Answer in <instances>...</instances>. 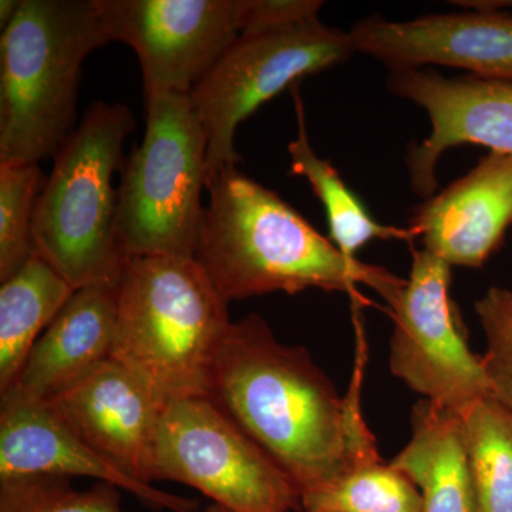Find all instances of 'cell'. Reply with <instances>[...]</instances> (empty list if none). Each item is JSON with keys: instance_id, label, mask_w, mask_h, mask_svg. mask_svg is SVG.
Returning <instances> with one entry per match:
<instances>
[{"instance_id": "cell-1", "label": "cell", "mask_w": 512, "mask_h": 512, "mask_svg": "<svg viewBox=\"0 0 512 512\" xmlns=\"http://www.w3.org/2000/svg\"><path fill=\"white\" fill-rule=\"evenodd\" d=\"M345 399L312 357L279 342L256 313L231 322L212 367L214 400L291 478L312 493L355 464L379 458L360 407L365 336Z\"/></svg>"}, {"instance_id": "cell-2", "label": "cell", "mask_w": 512, "mask_h": 512, "mask_svg": "<svg viewBox=\"0 0 512 512\" xmlns=\"http://www.w3.org/2000/svg\"><path fill=\"white\" fill-rule=\"evenodd\" d=\"M207 188L210 204L194 259L225 301L316 288L348 293L360 308L367 299L357 285H365L392 309L402 295L404 279L343 255L291 205L237 167L210 175Z\"/></svg>"}, {"instance_id": "cell-3", "label": "cell", "mask_w": 512, "mask_h": 512, "mask_svg": "<svg viewBox=\"0 0 512 512\" xmlns=\"http://www.w3.org/2000/svg\"><path fill=\"white\" fill-rule=\"evenodd\" d=\"M116 292L111 357L165 404L208 397L231 320L228 302L200 264L194 258L133 256Z\"/></svg>"}, {"instance_id": "cell-4", "label": "cell", "mask_w": 512, "mask_h": 512, "mask_svg": "<svg viewBox=\"0 0 512 512\" xmlns=\"http://www.w3.org/2000/svg\"><path fill=\"white\" fill-rule=\"evenodd\" d=\"M106 43L97 0H22L0 40V163L55 156L73 131L84 60Z\"/></svg>"}, {"instance_id": "cell-5", "label": "cell", "mask_w": 512, "mask_h": 512, "mask_svg": "<svg viewBox=\"0 0 512 512\" xmlns=\"http://www.w3.org/2000/svg\"><path fill=\"white\" fill-rule=\"evenodd\" d=\"M136 130L124 104L97 101L56 151L37 201V256L80 289L117 286L128 256L116 231L113 177L123 168V144Z\"/></svg>"}, {"instance_id": "cell-6", "label": "cell", "mask_w": 512, "mask_h": 512, "mask_svg": "<svg viewBox=\"0 0 512 512\" xmlns=\"http://www.w3.org/2000/svg\"><path fill=\"white\" fill-rule=\"evenodd\" d=\"M146 133L124 161L117 237L128 258H194L207 188L208 138L190 96L146 94Z\"/></svg>"}, {"instance_id": "cell-7", "label": "cell", "mask_w": 512, "mask_h": 512, "mask_svg": "<svg viewBox=\"0 0 512 512\" xmlns=\"http://www.w3.org/2000/svg\"><path fill=\"white\" fill-rule=\"evenodd\" d=\"M355 52L349 32L319 19L239 36L190 93L208 138V177L237 167L235 133L242 121L303 77L345 63Z\"/></svg>"}, {"instance_id": "cell-8", "label": "cell", "mask_w": 512, "mask_h": 512, "mask_svg": "<svg viewBox=\"0 0 512 512\" xmlns=\"http://www.w3.org/2000/svg\"><path fill=\"white\" fill-rule=\"evenodd\" d=\"M154 478L188 485L228 512L302 508L291 478L210 397L165 404Z\"/></svg>"}, {"instance_id": "cell-9", "label": "cell", "mask_w": 512, "mask_h": 512, "mask_svg": "<svg viewBox=\"0 0 512 512\" xmlns=\"http://www.w3.org/2000/svg\"><path fill=\"white\" fill-rule=\"evenodd\" d=\"M451 265L413 251L412 271L390 313V369L424 400L458 414L490 397L481 357L468 348L450 296Z\"/></svg>"}, {"instance_id": "cell-10", "label": "cell", "mask_w": 512, "mask_h": 512, "mask_svg": "<svg viewBox=\"0 0 512 512\" xmlns=\"http://www.w3.org/2000/svg\"><path fill=\"white\" fill-rule=\"evenodd\" d=\"M109 42L136 52L144 94L190 96L241 36L239 0H97Z\"/></svg>"}, {"instance_id": "cell-11", "label": "cell", "mask_w": 512, "mask_h": 512, "mask_svg": "<svg viewBox=\"0 0 512 512\" xmlns=\"http://www.w3.org/2000/svg\"><path fill=\"white\" fill-rule=\"evenodd\" d=\"M389 87L429 114L430 136L407 157L413 190L421 197H433L436 167L448 148L476 144L512 156V82L399 69L390 70Z\"/></svg>"}, {"instance_id": "cell-12", "label": "cell", "mask_w": 512, "mask_h": 512, "mask_svg": "<svg viewBox=\"0 0 512 512\" xmlns=\"http://www.w3.org/2000/svg\"><path fill=\"white\" fill-rule=\"evenodd\" d=\"M80 437L127 476L153 485L165 403L113 357L45 400Z\"/></svg>"}, {"instance_id": "cell-13", "label": "cell", "mask_w": 512, "mask_h": 512, "mask_svg": "<svg viewBox=\"0 0 512 512\" xmlns=\"http://www.w3.org/2000/svg\"><path fill=\"white\" fill-rule=\"evenodd\" d=\"M349 36L356 52L375 57L390 70L439 64L480 79L512 82V15L501 9L429 15L409 22L363 19Z\"/></svg>"}, {"instance_id": "cell-14", "label": "cell", "mask_w": 512, "mask_h": 512, "mask_svg": "<svg viewBox=\"0 0 512 512\" xmlns=\"http://www.w3.org/2000/svg\"><path fill=\"white\" fill-rule=\"evenodd\" d=\"M29 474L93 478L161 510L194 512L198 508L191 498L127 476L80 439L49 404L0 394V478Z\"/></svg>"}, {"instance_id": "cell-15", "label": "cell", "mask_w": 512, "mask_h": 512, "mask_svg": "<svg viewBox=\"0 0 512 512\" xmlns=\"http://www.w3.org/2000/svg\"><path fill=\"white\" fill-rule=\"evenodd\" d=\"M424 249L447 264L481 268L512 227V156L487 157L417 208L410 221Z\"/></svg>"}, {"instance_id": "cell-16", "label": "cell", "mask_w": 512, "mask_h": 512, "mask_svg": "<svg viewBox=\"0 0 512 512\" xmlns=\"http://www.w3.org/2000/svg\"><path fill=\"white\" fill-rule=\"evenodd\" d=\"M116 286L77 289L30 350L8 392L45 402L110 359L116 335Z\"/></svg>"}, {"instance_id": "cell-17", "label": "cell", "mask_w": 512, "mask_h": 512, "mask_svg": "<svg viewBox=\"0 0 512 512\" xmlns=\"http://www.w3.org/2000/svg\"><path fill=\"white\" fill-rule=\"evenodd\" d=\"M413 434L392 464L419 488L423 512H483L460 414L420 400Z\"/></svg>"}, {"instance_id": "cell-18", "label": "cell", "mask_w": 512, "mask_h": 512, "mask_svg": "<svg viewBox=\"0 0 512 512\" xmlns=\"http://www.w3.org/2000/svg\"><path fill=\"white\" fill-rule=\"evenodd\" d=\"M76 289L40 256L0 286V394L18 379L30 350Z\"/></svg>"}, {"instance_id": "cell-19", "label": "cell", "mask_w": 512, "mask_h": 512, "mask_svg": "<svg viewBox=\"0 0 512 512\" xmlns=\"http://www.w3.org/2000/svg\"><path fill=\"white\" fill-rule=\"evenodd\" d=\"M299 133L288 146L292 173L305 177L316 197L322 202L328 218L330 241L343 255L356 258V252L373 239H397L413 244L412 228L392 227L376 221L363 202L343 183L342 177L329 161L316 156L306 134L305 111L298 89L293 92Z\"/></svg>"}, {"instance_id": "cell-20", "label": "cell", "mask_w": 512, "mask_h": 512, "mask_svg": "<svg viewBox=\"0 0 512 512\" xmlns=\"http://www.w3.org/2000/svg\"><path fill=\"white\" fill-rule=\"evenodd\" d=\"M460 417L483 512H512V412L488 397Z\"/></svg>"}, {"instance_id": "cell-21", "label": "cell", "mask_w": 512, "mask_h": 512, "mask_svg": "<svg viewBox=\"0 0 512 512\" xmlns=\"http://www.w3.org/2000/svg\"><path fill=\"white\" fill-rule=\"evenodd\" d=\"M305 512H423L417 485L382 458L348 468L336 480L302 495Z\"/></svg>"}, {"instance_id": "cell-22", "label": "cell", "mask_w": 512, "mask_h": 512, "mask_svg": "<svg viewBox=\"0 0 512 512\" xmlns=\"http://www.w3.org/2000/svg\"><path fill=\"white\" fill-rule=\"evenodd\" d=\"M46 180L39 164L0 163V282L37 256L33 222Z\"/></svg>"}, {"instance_id": "cell-23", "label": "cell", "mask_w": 512, "mask_h": 512, "mask_svg": "<svg viewBox=\"0 0 512 512\" xmlns=\"http://www.w3.org/2000/svg\"><path fill=\"white\" fill-rule=\"evenodd\" d=\"M120 488H76L72 478L29 474L0 478V512H128Z\"/></svg>"}, {"instance_id": "cell-24", "label": "cell", "mask_w": 512, "mask_h": 512, "mask_svg": "<svg viewBox=\"0 0 512 512\" xmlns=\"http://www.w3.org/2000/svg\"><path fill=\"white\" fill-rule=\"evenodd\" d=\"M474 308L487 343L481 365L490 399L512 412V291L490 288Z\"/></svg>"}, {"instance_id": "cell-25", "label": "cell", "mask_w": 512, "mask_h": 512, "mask_svg": "<svg viewBox=\"0 0 512 512\" xmlns=\"http://www.w3.org/2000/svg\"><path fill=\"white\" fill-rule=\"evenodd\" d=\"M319 0H239L241 35L318 19Z\"/></svg>"}, {"instance_id": "cell-26", "label": "cell", "mask_w": 512, "mask_h": 512, "mask_svg": "<svg viewBox=\"0 0 512 512\" xmlns=\"http://www.w3.org/2000/svg\"><path fill=\"white\" fill-rule=\"evenodd\" d=\"M22 0H2L0 2V28L5 30L18 15Z\"/></svg>"}, {"instance_id": "cell-27", "label": "cell", "mask_w": 512, "mask_h": 512, "mask_svg": "<svg viewBox=\"0 0 512 512\" xmlns=\"http://www.w3.org/2000/svg\"><path fill=\"white\" fill-rule=\"evenodd\" d=\"M202 512H228L227 510H224V508L220 507V505L217 504H210L207 508H205Z\"/></svg>"}]
</instances>
